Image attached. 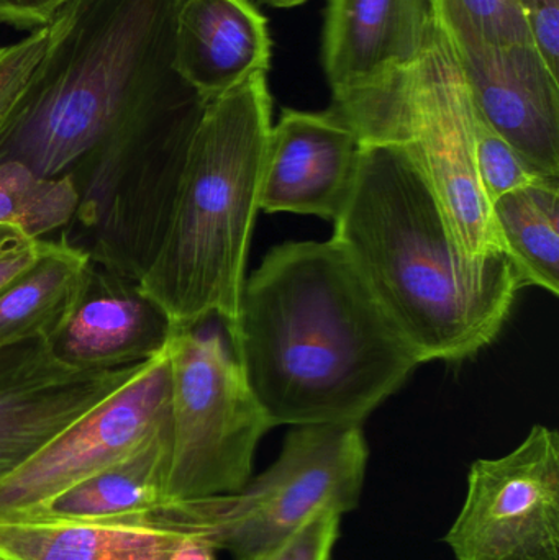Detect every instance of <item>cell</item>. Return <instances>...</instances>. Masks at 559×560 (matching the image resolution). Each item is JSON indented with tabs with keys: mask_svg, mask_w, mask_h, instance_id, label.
Listing matches in <instances>:
<instances>
[{
	"mask_svg": "<svg viewBox=\"0 0 559 560\" xmlns=\"http://www.w3.org/2000/svg\"><path fill=\"white\" fill-rule=\"evenodd\" d=\"M410 135L463 256L478 261L504 252L476 164L475 108L455 49L435 20L414 66Z\"/></svg>",
	"mask_w": 559,
	"mask_h": 560,
	"instance_id": "7",
	"label": "cell"
},
{
	"mask_svg": "<svg viewBox=\"0 0 559 560\" xmlns=\"http://www.w3.org/2000/svg\"><path fill=\"white\" fill-rule=\"evenodd\" d=\"M341 513L322 510L292 535L248 560H330L338 536Z\"/></svg>",
	"mask_w": 559,
	"mask_h": 560,
	"instance_id": "23",
	"label": "cell"
},
{
	"mask_svg": "<svg viewBox=\"0 0 559 560\" xmlns=\"http://www.w3.org/2000/svg\"><path fill=\"white\" fill-rule=\"evenodd\" d=\"M269 66L268 20L249 0H184L176 68L207 102L268 74Z\"/></svg>",
	"mask_w": 559,
	"mask_h": 560,
	"instance_id": "15",
	"label": "cell"
},
{
	"mask_svg": "<svg viewBox=\"0 0 559 560\" xmlns=\"http://www.w3.org/2000/svg\"><path fill=\"white\" fill-rule=\"evenodd\" d=\"M207 323V322H206ZM171 331V459L166 502L209 499L242 489L271 421L222 332Z\"/></svg>",
	"mask_w": 559,
	"mask_h": 560,
	"instance_id": "6",
	"label": "cell"
},
{
	"mask_svg": "<svg viewBox=\"0 0 559 560\" xmlns=\"http://www.w3.org/2000/svg\"><path fill=\"white\" fill-rule=\"evenodd\" d=\"M272 98L266 74L207 102L163 240L138 282L171 331L238 318L259 212Z\"/></svg>",
	"mask_w": 559,
	"mask_h": 560,
	"instance_id": "4",
	"label": "cell"
},
{
	"mask_svg": "<svg viewBox=\"0 0 559 560\" xmlns=\"http://www.w3.org/2000/svg\"><path fill=\"white\" fill-rule=\"evenodd\" d=\"M226 335L272 428L361 427L422 364L331 238L269 249Z\"/></svg>",
	"mask_w": 559,
	"mask_h": 560,
	"instance_id": "2",
	"label": "cell"
},
{
	"mask_svg": "<svg viewBox=\"0 0 559 560\" xmlns=\"http://www.w3.org/2000/svg\"><path fill=\"white\" fill-rule=\"evenodd\" d=\"M265 2L276 7V9H292V7L302 5L307 0H265Z\"/></svg>",
	"mask_w": 559,
	"mask_h": 560,
	"instance_id": "29",
	"label": "cell"
},
{
	"mask_svg": "<svg viewBox=\"0 0 559 560\" xmlns=\"http://www.w3.org/2000/svg\"><path fill=\"white\" fill-rule=\"evenodd\" d=\"M476 164L479 179L489 202L504 194L521 189L538 180L554 179L544 176L517 153L504 138L499 137L475 112Z\"/></svg>",
	"mask_w": 559,
	"mask_h": 560,
	"instance_id": "22",
	"label": "cell"
},
{
	"mask_svg": "<svg viewBox=\"0 0 559 560\" xmlns=\"http://www.w3.org/2000/svg\"><path fill=\"white\" fill-rule=\"evenodd\" d=\"M430 0H327L322 61L331 104L414 68L432 30Z\"/></svg>",
	"mask_w": 559,
	"mask_h": 560,
	"instance_id": "13",
	"label": "cell"
},
{
	"mask_svg": "<svg viewBox=\"0 0 559 560\" xmlns=\"http://www.w3.org/2000/svg\"><path fill=\"white\" fill-rule=\"evenodd\" d=\"M48 42V26H43L15 45H0V118L25 91L45 56Z\"/></svg>",
	"mask_w": 559,
	"mask_h": 560,
	"instance_id": "24",
	"label": "cell"
},
{
	"mask_svg": "<svg viewBox=\"0 0 559 560\" xmlns=\"http://www.w3.org/2000/svg\"><path fill=\"white\" fill-rule=\"evenodd\" d=\"M184 0H68L42 62L0 118V163L69 174L71 232L85 238L128 164L154 141L196 130L207 101L176 68Z\"/></svg>",
	"mask_w": 559,
	"mask_h": 560,
	"instance_id": "1",
	"label": "cell"
},
{
	"mask_svg": "<svg viewBox=\"0 0 559 560\" xmlns=\"http://www.w3.org/2000/svg\"><path fill=\"white\" fill-rule=\"evenodd\" d=\"M361 144L331 108H286L269 131L259 210L334 223L357 179Z\"/></svg>",
	"mask_w": 559,
	"mask_h": 560,
	"instance_id": "11",
	"label": "cell"
},
{
	"mask_svg": "<svg viewBox=\"0 0 559 560\" xmlns=\"http://www.w3.org/2000/svg\"><path fill=\"white\" fill-rule=\"evenodd\" d=\"M366 438L360 424H304L286 434L278 459L233 493L166 502L148 513L186 538L233 560L278 545L322 510L353 512L366 477Z\"/></svg>",
	"mask_w": 559,
	"mask_h": 560,
	"instance_id": "5",
	"label": "cell"
},
{
	"mask_svg": "<svg viewBox=\"0 0 559 560\" xmlns=\"http://www.w3.org/2000/svg\"><path fill=\"white\" fill-rule=\"evenodd\" d=\"M68 0H0V23L19 30L48 26Z\"/></svg>",
	"mask_w": 559,
	"mask_h": 560,
	"instance_id": "27",
	"label": "cell"
},
{
	"mask_svg": "<svg viewBox=\"0 0 559 560\" xmlns=\"http://www.w3.org/2000/svg\"><path fill=\"white\" fill-rule=\"evenodd\" d=\"M453 49L476 114L544 176L559 179V75L537 46Z\"/></svg>",
	"mask_w": 559,
	"mask_h": 560,
	"instance_id": "12",
	"label": "cell"
},
{
	"mask_svg": "<svg viewBox=\"0 0 559 560\" xmlns=\"http://www.w3.org/2000/svg\"><path fill=\"white\" fill-rule=\"evenodd\" d=\"M216 552L199 539L184 538L167 560H216Z\"/></svg>",
	"mask_w": 559,
	"mask_h": 560,
	"instance_id": "28",
	"label": "cell"
},
{
	"mask_svg": "<svg viewBox=\"0 0 559 560\" xmlns=\"http://www.w3.org/2000/svg\"><path fill=\"white\" fill-rule=\"evenodd\" d=\"M170 361L164 348L120 390L0 480V516L32 512L131 456L170 427Z\"/></svg>",
	"mask_w": 559,
	"mask_h": 560,
	"instance_id": "9",
	"label": "cell"
},
{
	"mask_svg": "<svg viewBox=\"0 0 559 560\" xmlns=\"http://www.w3.org/2000/svg\"><path fill=\"white\" fill-rule=\"evenodd\" d=\"M79 207L69 174L43 177L19 161L0 163V223L23 230L33 238L65 232Z\"/></svg>",
	"mask_w": 559,
	"mask_h": 560,
	"instance_id": "20",
	"label": "cell"
},
{
	"mask_svg": "<svg viewBox=\"0 0 559 560\" xmlns=\"http://www.w3.org/2000/svg\"><path fill=\"white\" fill-rule=\"evenodd\" d=\"M170 335L166 316L137 282L92 265L81 300L49 346L72 368L117 369L150 361Z\"/></svg>",
	"mask_w": 559,
	"mask_h": 560,
	"instance_id": "14",
	"label": "cell"
},
{
	"mask_svg": "<svg viewBox=\"0 0 559 560\" xmlns=\"http://www.w3.org/2000/svg\"><path fill=\"white\" fill-rule=\"evenodd\" d=\"M184 538L150 515L104 523L0 516V560H167Z\"/></svg>",
	"mask_w": 559,
	"mask_h": 560,
	"instance_id": "16",
	"label": "cell"
},
{
	"mask_svg": "<svg viewBox=\"0 0 559 560\" xmlns=\"http://www.w3.org/2000/svg\"><path fill=\"white\" fill-rule=\"evenodd\" d=\"M502 249L524 287L559 295V179H544L512 190L491 203Z\"/></svg>",
	"mask_w": 559,
	"mask_h": 560,
	"instance_id": "19",
	"label": "cell"
},
{
	"mask_svg": "<svg viewBox=\"0 0 559 560\" xmlns=\"http://www.w3.org/2000/svg\"><path fill=\"white\" fill-rule=\"evenodd\" d=\"M170 459L167 427L120 463L62 490L38 509L13 516L104 523L148 515L166 503Z\"/></svg>",
	"mask_w": 559,
	"mask_h": 560,
	"instance_id": "17",
	"label": "cell"
},
{
	"mask_svg": "<svg viewBox=\"0 0 559 560\" xmlns=\"http://www.w3.org/2000/svg\"><path fill=\"white\" fill-rule=\"evenodd\" d=\"M51 245L53 242L33 238L16 226L0 223V290L32 269Z\"/></svg>",
	"mask_w": 559,
	"mask_h": 560,
	"instance_id": "25",
	"label": "cell"
},
{
	"mask_svg": "<svg viewBox=\"0 0 559 560\" xmlns=\"http://www.w3.org/2000/svg\"><path fill=\"white\" fill-rule=\"evenodd\" d=\"M532 42L559 75V0H517Z\"/></svg>",
	"mask_w": 559,
	"mask_h": 560,
	"instance_id": "26",
	"label": "cell"
},
{
	"mask_svg": "<svg viewBox=\"0 0 559 560\" xmlns=\"http://www.w3.org/2000/svg\"><path fill=\"white\" fill-rule=\"evenodd\" d=\"M147 362L79 369L56 358L49 341L0 346V480L120 390Z\"/></svg>",
	"mask_w": 559,
	"mask_h": 560,
	"instance_id": "10",
	"label": "cell"
},
{
	"mask_svg": "<svg viewBox=\"0 0 559 560\" xmlns=\"http://www.w3.org/2000/svg\"><path fill=\"white\" fill-rule=\"evenodd\" d=\"M430 9L456 49L534 43L517 0H430Z\"/></svg>",
	"mask_w": 559,
	"mask_h": 560,
	"instance_id": "21",
	"label": "cell"
},
{
	"mask_svg": "<svg viewBox=\"0 0 559 560\" xmlns=\"http://www.w3.org/2000/svg\"><path fill=\"white\" fill-rule=\"evenodd\" d=\"M445 545L456 560H559V436L535 424L521 446L478 459Z\"/></svg>",
	"mask_w": 559,
	"mask_h": 560,
	"instance_id": "8",
	"label": "cell"
},
{
	"mask_svg": "<svg viewBox=\"0 0 559 560\" xmlns=\"http://www.w3.org/2000/svg\"><path fill=\"white\" fill-rule=\"evenodd\" d=\"M338 243L420 362H462L496 341L521 276L508 253L471 261L456 246L409 144H364Z\"/></svg>",
	"mask_w": 559,
	"mask_h": 560,
	"instance_id": "3",
	"label": "cell"
},
{
	"mask_svg": "<svg viewBox=\"0 0 559 560\" xmlns=\"http://www.w3.org/2000/svg\"><path fill=\"white\" fill-rule=\"evenodd\" d=\"M91 266L84 249L53 242L32 269L0 290V346L55 338L81 300Z\"/></svg>",
	"mask_w": 559,
	"mask_h": 560,
	"instance_id": "18",
	"label": "cell"
}]
</instances>
